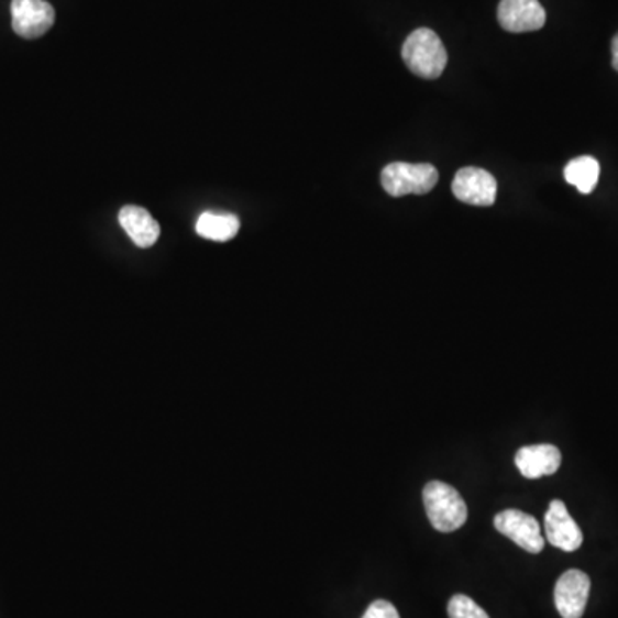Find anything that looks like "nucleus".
Segmentation results:
<instances>
[{"instance_id": "20e7f679", "label": "nucleus", "mask_w": 618, "mask_h": 618, "mask_svg": "<svg viewBox=\"0 0 618 618\" xmlns=\"http://www.w3.org/2000/svg\"><path fill=\"white\" fill-rule=\"evenodd\" d=\"M452 192L462 203L492 207L497 200V180L485 168L464 167L455 174Z\"/></svg>"}, {"instance_id": "423d86ee", "label": "nucleus", "mask_w": 618, "mask_h": 618, "mask_svg": "<svg viewBox=\"0 0 618 618\" xmlns=\"http://www.w3.org/2000/svg\"><path fill=\"white\" fill-rule=\"evenodd\" d=\"M12 30L21 38H38L54 26L55 11L47 0H12Z\"/></svg>"}, {"instance_id": "39448f33", "label": "nucleus", "mask_w": 618, "mask_h": 618, "mask_svg": "<svg viewBox=\"0 0 618 618\" xmlns=\"http://www.w3.org/2000/svg\"><path fill=\"white\" fill-rule=\"evenodd\" d=\"M497 531L512 540L517 547L528 553H541L544 538L541 537L540 522L522 510L507 509L498 514L494 521Z\"/></svg>"}, {"instance_id": "2eb2a0df", "label": "nucleus", "mask_w": 618, "mask_h": 618, "mask_svg": "<svg viewBox=\"0 0 618 618\" xmlns=\"http://www.w3.org/2000/svg\"><path fill=\"white\" fill-rule=\"evenodd\" d=\"M363 618H400L397 608L390 602L376 599L369 605L368 610L364 611Z\"/></svg>"}, {"instance_id": "7ed1b4c3", "label": "nucleus", "mask_w": 618, "mask_h": 618, "mask_svg": "<svg viewBox=\"0 0 618 618\" xmlns=\"http://www.w3.org/2000/svg\"><path fill=\"white\" fill-rule=\"evenodd\" d=\"M439 183V170L431 164L394 162L382 170V186L394 198L427 195Z\"/></svg>"}, {"instance_id": "f257e3e1", "label": "nucleus", "mask_w": 618, "mask_h": 618, "mask_svg": "<svg viewBox=\"0 0 618 618\" xmlns=\"http://www.w3.org/2000/svg\"><path fill=\"white\" fill-rule=\"evenodd\" d=\"M402 59L412 75L424 79H437L445 71L449 55L442 40L433 30L419 27L404 42Z\"/></svg>"}, {"instance_id": "ddd939ff", "label": "nucleus", "mask_w": 618, "mask_h": 618, "mask_svg": "<svg viewBox=\"0 0 618 618\" xmlns=\"http://www.w3.org/2000/svg\"><path fill=\"white\" fill-rule=\"evenodd\" d=\"M569 185L577 188L583 195H589L598 185L599 164L593 157H577L569 162L564 170Z\"/></svg>"}, {"instance_id": "f03ea898", "label": "nucleus", "mask_w": 618, "mask_h": 618, "mask_svg": "<svg viewBox=\"0 0 618 618\" xmlns=\"http://www.w3.org/2000/svg\"><path fill=\"white\" fill-rule=\"evenodd\" d=\"M424 509L431 526L440 532H452L467 522V505L454 486L430 482L423 489Z\"/></svg>"}, {"instance_id": "dca6fc26", "label": "nucleus", "mask_w": 618, "mask_h": 618, "mask_svg": "<svg viewBox=\"0 0 618 618\" xmlns=\"http://www.w3.org/2000/svg\"><path fill=\"white\" fill-rule=\"evenodd\" d=\"M611 66L618 73V33L614 36V42H611Z\"/></svg>"}, {"instance_id": "4468645a", "label": "nucleus", "mask_w": 618, "mask_h": 618, "mask_svg": "<svg viewBox=\"0 0 618 618\" xmlns=\"http://www.w3.org/2000/svg\"><path fill=\"white\" fill-rule=\"evenodd\" d=\"M446 610L451 618H489L488 614L466 595L452 596Z\"/></svg>"}, {"instance_id": "9b49d317", "label": "nucleus", "mask_w": 618, "mask_h": 618, "mask_svg": "<svg viewBox=\"0 0 618 618\" xmlns=\"http://www.w3.org/2000/svg\"><path fill=\"white\" fill-rule=\"evenodd\" d=\"M119 223L137 247H152L161 238V225L145 208L133 205L122 208Z\"/></svg>"}, {"instance_id": "6e6552de", "label": "nucleus", "mask_w": 618, "mask_h": 618, "mask_svg": "<svg viewBox=\"0 0 618 618\" xmlns=\"http://www.w3.org/2000/svg\"><path fill=\"white\" fill-rule=\"evenodd\" d=\"M498 23L509 33L537 32L547 23V12L538 0H501Z\"/></svg>"}, {"instance_id": "0eeeda50", "label": "nucleus", "mask_w": 618, "mask_h": 618, "mask_svg": "<svg viewBox=\"0 0 618 618\" xmlns=\"http://www.w3.org/2000/svg\"><path fill=\"white\" fill-rule=\"evenodd\" d=\"M592 580L583 571L572 569L560 575L555 586V607L562 618H581L586 611Z\"/></svg>"}, {"instance_id": "f8f14e48", "label": "nucleus", "mask_w": 618, "mask_h": 618, "mask_svg": "<svg viewBox=\"0 0 618 618\" xmlns=\"http://www.w3.org/2000/svg\"><path fill=\"white\" fill-rule=\"evenodd\" d=\"M241 228L239 219L231 213L205 212L196 222V232L201 238L210 239V241H219L225 243L235 238Z\"/></svg>"}, {"instance_id": "1a4fd4ad", "label": "nucleus", "mask_w": 618, "mask_h": 618, "mask_svg": "<svg viewBox=\"0 0 618 618\" xmlns=\"http://www.w3.org/2000/svg\"><path fill=\"white\" fill-rule=\"evenodd\" d=\"M544 531H547V540L550 541V544L564 552H575L583 544V531L562 500H553L548 507L547 516H544Z\"/></svg>"}, {"instance_id": "9d476101", "label": "nucleus", "mask_w": 618, "mask_h": 618, "mask_svg": "<svg viewBox=\"0 0 618 618\" xmlns=\"http://www.w3.org/2000/svg\"><path fill=\"white\" fill-rule=\"evenodd\" d=\"M560 464H562V454L550 443L522 446L516 454L517 470L528 479L552 476L559 471Z\"/></svg>"}]
</instances>
